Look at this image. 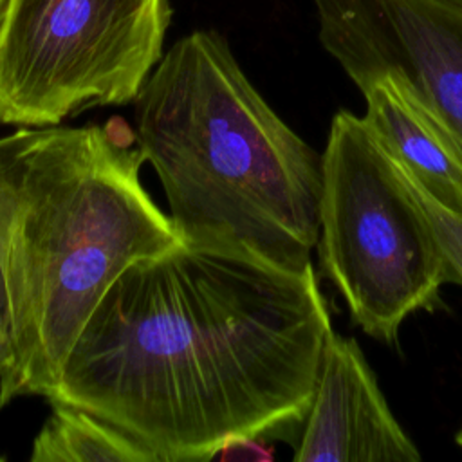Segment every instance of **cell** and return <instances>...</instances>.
Returning <instances> with one entry per match:
<instances>
[{"label": "cell", "mask_w": 462, "mask_h": 462, "mask_svg": "<svg viewBox=\"0 0 462 462\" xmlns=\"http://www.w3.org/2000/svg\"><path fill=\"white\" fill-rule=\"evenodd\" d=\"M332 321L312 263L179 244L126 267L54 395L159 462H197L301 426Z\"/></svg>", "instance_id": "cell-1"}, {"label": "cell", "mask_w": 462, "mask_h": 462, "mask_svg": "<svg viewBox=\"0 0 462 462\" xmlns=\"http://www.w3.org/2000/svg\"><path fill=\"white\" fill-rule=\"evenodd\" d=\"M146 162L121 117L0 137V263L9 341L0 408L51 399L90 314L132 263L182 238L141 182Z\"/></svg>", "instance_id": "cell-2"}, {"label": "cell", "mask_w": 462, "mask_h": 462, "mask_svg": "<svg viewBox=\"0 0 462 462\" xmlns=\"http://www.w3.org/2000/svg\"><path fill=\"white\" fill-rule=\"evenodd\" d=\"M134 103L135 141L184 244L292 271L312 263L321 157L269 106L222 34L179 38Z\"/></svg>", "instance_id": "cell-3"}, {"label": "cell", "mask_w": 462, "mask_h": 462, "mask_svg": "<svg viewBox=\"0 0 462 462\" xmlns=\"http://www.w3.org/2000/svg\"><path fill=\"white\" fill-rule=\"evenodd\" d=\"M321 267L365 334L395 343L451 282L430 220L366 121L339 110L321 155Z\"/></svg>", "instance_id": "cell-4"}, {"label": "cell", "mask_w": 462, "mask_h": 462, "mask_svg": "<svg viewBox=\"0 0 462 462\" xmlns=\"http://www.w3.org/2000/svg\"><path fill=\"white\" fill-rule=\"evenodd\" d=\"M170 23V0H0V125L135 101Z\"/></svg>", "instance_id": "cell-5"}, {"label": "cell", "mask_w": 462, "mask_h": 462, "mask_svg": "<svg viewBox=\"0 0 462 462\" xmlns=\"http://www.w3.org/2000/svg\"><path fill=\"white\" fill-rule=\"evenodd\" d=\"M323 49L363 92L392 76L462 143V11L439 0H310Z\"/></svg>", "instance_id": "cell-6"}, {"label": "cell", "mask_w": 462, "mask_h": 462, "mask_svg": "<svg viewBox=\"0 0 462 462\" xmlns=\"http://www.w3.org/2000/svg\"><path fill=\"white\" fill-rule=\"evenodd\" d=\"M296 462H417L356 339L328 332Z\"/></svg>", "instance_id": "cell-7"}, {"label": "cell", "mask_w": 462, "mask_h": 462, "mask_svg": "<svg viewBox=\"0 0 462 462\" xmlns=\"http://www.w3.org/2000/svg\"><path fill=\"white\" fill-rule=\"evenodd\" d=\"M363 96V119L393 161L440 206L462 213V143L402 81L384 76Z\"/></svg>", "instance_id": "cell-8"}, {"label": "cell", "mask_w": 462, "mask_h": 462, "mask_svg": "<svg viewBox=\"0 0 462 462\" xmlns=\"http://www.w3.org/2000/svg\"><path fill=\"white\" fill-rule=\"evenodd\" d=\"M49 402L51 413L32 440L31 462H159L141 442L90 411Z\"/></svg>", "instance_id": "cell-9"}, {"label": "cell", "mask_w": 462, "mask_h": 462, "mask_svg": "<svg viewBox=\"0 0 462 462\" xmlns=\"http://www.w3.org/2000/svg\"><path fill=\"white\" fill-rule=\"evenodd\" d=\"M401 171L430 220L433 235L446 258L451 282L462 285V213L440 206L402 168Z\"/></svg>", "instance_id": "cell-10"}, {"label": "cell", "mask_w": 462, "mask_h": 462, "mask_svg": "<svg viewBox=\"0 0 462 462\" xmlns=\"http://www.w3.org/2000/svg\"><path fill=\"white\" fill-rule=\"evenodd\" d=\"M7 341H9V300H7V289H5L4 271L0 263V363L7 348Z\"/></svg>", "instance_id": "cell-11"}, {"label": "cell", "mask_w": 462, "mask_h": 462, "mask_svg": "<svg viewBox=\"0 0 462 462\" xmlns=\"http://www.w3.org/2000/svg\"><path fill=\"white\" fill-rule=\"evenodd\" d=\"M439 2L448 4V5H453V7H457V9L462 11V0H439Z\"/></svg>", "instance_id": "cell-12"}, {"label": "cell", "mask_w": 462, "mask_h": 462, "mask_svg": "<svg viewBox=\"0 0 462 462\" xmlns=\"http://www.w3.org/2000/svg\"><path fill=\"white\" fill-rule=\"evenodd\" d=\"M457 444L462 448V430L458 431V435H457Z\"/></svg>", "instance_id": "cell-13"}]
</instances>
